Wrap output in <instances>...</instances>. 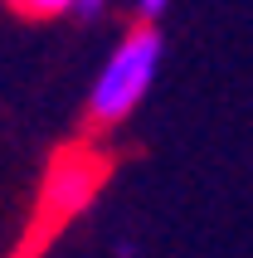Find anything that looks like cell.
Segmentation results:
<instances>
[{
	"label": "cell",
	"instance_id": "obj_3",
	"mask_svg": "<svg viewBox=\"0 0 253 258\" xmlns=\"http://www.w3.org/2000/svg\"><path fill=\"white\" fill-rule=\"evenodd\" d=\"M20 15H58V10H69V0H10Z\"/></svg>",
	"mask_w": 253,
	"mask_h": 258
},
{
	"label": "cell",
	"instance_id": "obj_4",
	"mask_svg": "<svg viewBox=\"0 0 253 258\" xmlns=\"http://www.w3.org/2000/svg\"><path fill=\"white\" fill-rule=\"evenodd\" d=\"M107 5H112V0H69V10H73V15H83V20H98Z\"/></svg>",
	"mask_w": 253,
	"mask_h": 258
},
{
	"label": "cell",
	"instance_id": "obj_5",
	"mask_svg": "<svg viewBox=\"0 0 253 258\" xmlns=\"http://www.w3.org/2000/svg\"><path fill=\"white\" fill-rule=\"evenodd\" d=\"M170 0H137V20H146V25H156L161 15H166Z\"/></svg>",
	"mask_w": 253,
	"mask_h": 258
},
{
	"label": "cell",
	"instance_id": "obj_2",
	"mask_svg": "<svg viewBox=\"0 0 253 258\" xmlns=\"http://www.w3.org/2000/svg\"><path fill=\"white\" fill-rule=\"evenodd\" d=\"M102 180H107V156H102L98 146H64L54 156V166L44 171V190H39V229H58L64 219L83 215L88 205H93V195L102 190Z\"/></svg>",
	"mask_w": 253,
	"mask_h": 258
},
{
	"label": "cell",
	"instance_id": "obj_1",
	"mask_svg": "<svg viewBox=\"0 0 253 258\" xmlns=\"http://www.w3.org/2000/svg\"><path fill=\"white\" fill-rule=\"evenodd\" d=\"M156 69H161V34H156V25L137 20V25L117 39V49L107 54L98 83L88 93V122L98 132L122 127L126 117L141 107V98L151 93Z\"/></svg>",
	"mask_w": 253,
	"mask_h": 258
}]
</instances>
